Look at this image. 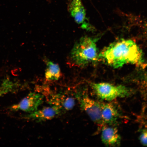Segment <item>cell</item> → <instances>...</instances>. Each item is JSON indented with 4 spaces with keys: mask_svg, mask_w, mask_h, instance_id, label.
<instances>
[{
    "mask_svg": "<svg viewBox=\"0 0 147 147\" xmlns=\"http://www.w3.org/2000/svg\"><path fill=\"white\" fill-rule=\"evenodd\" d=\"M48 101L51 105L58 107L63 112L69 111L73 109L75 104V99L61 93L51 95Z\"/></svg>",
    "mask_w": 147,
    "mask_h": 147,
    "instance_id": "obj_8",
    "label": "cell"
},
{
    "mask_svg": "<svg viewBox=\"0 0 147 147\" xmlns=\"http://www.w3.org/2000/svg\"><path fill=\"white\" fill-rule=\"evenodd\" d=\"M141 142L145 146H147V132L146 130L142 132L140 137Z\"/></svg>",
    "mask_w": 147,
    "mask_h": 147,
    "instance_id": "obj_13",
    "label": "cell"
},
{
    "mask_svg": "<svg viewBox=\"0 0 147 147\" xmlns=\"http://www.w3.org/2000/svg\"><path fill=\"white\" fill-rule=\"evenodd\" d=\"M75 96L81 109L85 112L94 123L102 128L105 124L102 116V102L90 98L84 89H78Z\"/></svg>",
    "mask_w": 147,
    "mask_h": 147,
    "instance_id": "obj_3",
    "label": "cell"
},
{
    "mask_svg": "<svg viewBox=\"0 0 147 147\" xmlns=\"http://www.w3.org/2000/svg\"><path fill=\"white\" fill-rule=\"evenodd\" d=\"M99 58L115 68L127 63L140 64L143 61L142 51L131 40L122 39L114 42L102 51Z\"/></svg>",
    "mask_w": 147,
    "mask_h": 147,
    "instance_id": "obj_1",
    "label": "cell"
},
{
    "mask_svg": "<svg viewBox=\"0 0 147 147\" xmlns=\"http://www.w3.org/2000/svg\"><path fill=\"white\" fill-rule=\"evenodd\" d=\"M21 87L19 82L5 78L0 81V97L8 93L16 92Z\"/></svg>",
    "mask_w": 147,
    "mask_h": 147,
    "instance_id": "obj_11",
    "label": "cell"
},
{
    "mask_svg": "<svg viewBox=\"0 0 147 147\" xmlns=\"http://www.w3.org/2000/svg\"><path fill=\"white\" fill-rule=\"evenodd\" d=\"M44 97L41 93L32 92L18 103L11 107L10 110L13 111H21L28 114L33 113L43 103Z\"/></svg>",
    "mask_w": 147,
    "mask_h": 147,
    "instance_id": "obj_5",
    "label": "cell"
},
{
    "mask_svg": "<svg viewBox=\"0 0 147 147\" xmlns=\"http://www.w3.org/2000/svg\"><path fill=\"white\" fill-rule=\"evenodd\" d=\"M96 40L87 36L82 37L74 46L70 54L71 61L80 67L95 62L99 58Z\"/></svg>",
    "mask_w": 147,
    "mask_h": 147,
    "instance_id": "obj_2",
    "label": "cell"
},
{
    "mask_svg": "<svg viewBox=\"0 0 147 147\" xmlns=\"http://www.w3.org/2000/svg\"><path fill=\"white\" fill-rule=\"evenodd\" d=\"M102 128L101 139L104 144L110 146L119 144L121 138L116 128L106 125Z\"/></svg>",
    "mask_w": 147,
    "mask_h": 147,
    "instance_id": "obj_9",
    "label": "cell"
},
{
    "mask_svg": "<svg viewBox=\"0 0 147 147\" xmlns=\"http://www.w3.org/2000/svg\"><path fill=\"white\" fill-rule=\"evenodd\" d=\"M61 71L59 65L51 61L47 62L45 77L48 81L58 80L61 76Z\"/></svg>",
    "mask_w": 147,
    "mask_h": 147,
    "instance_id": "obj_12",
    "label": "cell"
},
{
    "mask_svg": "<svg viewBox=\"0 0 147 147\" xmlns=\"http://www.w3.org/2000/svg\"><path fill=\"white\" fill-rule=\"evenodd\" d=\"M63 112L58 107L51 105L38 109L25 116V119L41 122L51 120L61 115Z\"/></svg>",
    "mask_w": 147,
    "mask_h": 147,
    "instance_id": "obj_6",
    "label": "cell"
},
{
    "mask_svg": "<svg viewBox=\"0 0 147 147\" xmlns=\"http://www.w3.org/2000/svg\"><path fill=\"white\" fill-rule=\"evenodd\" d=\"M102 116L105 125L114 124L120 117L118 110L110 103H102Z\"/></svg>",
    "mask_w": 147,
    "mask_h": 147,
    "instance_id": "obj_10",
    "label": "cell"
},
{
    "mask_svg": "<svg viewBox=\"0 0 147 147\" xmlns=\"http://www.w3.org/2000/svg\"><path fill=\"white\" fill-rule=\"evenodd\" d=\"M92 89L99 98L111 101L119 97H124L130 94V90L124 86L115 85L107 82L92 83Z\"/></svg>",
    "mask_w": 147,
    "mask_h": 147,
    "instance_id": "obj_4",
    "label": "cell"
},
{
    "mask_svg": "<svg viewBox=\"0 0 147 147\" xmlns=\"http://www.w3.org/2000/svg\"><path fill=\"white\" fill-rule=\"evenodd\" d=\"M69 10L71 16L82 28L87 30L91 28L87 22L86 11L82 0H71L69 5Z\"/></svg>",
    "mask_w": 147,
    "mask_h": 147,
    "instance_id": "obj_7",
    "label": "cell"
}]
</instances>
